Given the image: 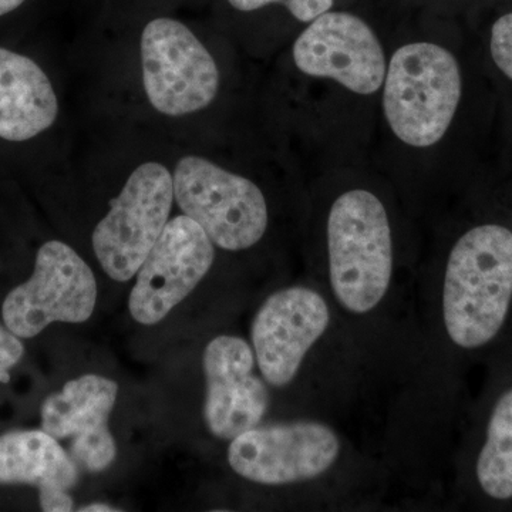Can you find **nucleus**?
<instances>
[{"mask_svg": "<svg viewBox=\"0 0 512 512\" xmlns=\"http://www.w3.org/2000/svg\"><path fill=\"white\" fill-rule=\"evenodd\" d=\"M174 181L160 163H144L110 201L93 232V249L111 279L127 282L146 261L170 218Z\"/></svg>", "mask_w": 512, "mask_h": 512, "instance_id": "obj_5", "label": "nucleus"}, {"mask_svg": "<svg viewBox=\"0 0 512 512\" xmlns=\"http://www.w3.org/2000/svg\"><path fill=\"white\" fill-rule=\"evenodd\" d=\"M293 60L302 73L335 80L357 94L376 93L386 77L375 32L345 12H326L312 20L293 45Z\"/></svg>", "mask_w": 512, "mask_h": 512, "instance_id": "obj_11", "label": "nucleus"}, {"mask_svg": "<svg viewBox=\"0 0 512 512\" xmlns=\"http://www.w3.org/2000/svg\"><path fill=\"white\" fill-rule=\"evenodd\" d=\"M40 507L46 512H69L73 510V500L66 490L46 488L40 490Z\"/></svg>", "mask_w": 512, "mask_h": 512, "instance_id": "obj_20", "label": "nucleus"}, {"mask_svg": "<svg viewBox=\"0 0 512 512\" xmlns=\"http://www.w3.org/2000/svg\"><path fill=\"white\" fill-rule=\"evenodd\" d=\"M82 512H111V511H116V510H113V508L109 507V505H104V504H93V505H87L86 508H82V510H80Z\"/></svg>", "mask_w": 512, "mask_h": 512, "instance_id": "obj_22", "label": "nucleus"}, {"mask_svg": "<svg viewBox=\"0 0 512 512\" xmlns=\"http://www.w3.org/2000/svg\"><path fill=\"white\" fill-rule=\"evenodd\" d=\"M340 437L322 421L298 420L256 426L231 440L228 463L256 484L305 483L322 477L338 463Z\"/></svg>", "mask_w": 512, "mask_h": 512, "instance_id": "obj_8", "label": "nucleus"}, {"mask_svg": "<svg viewBox=\"0 0 512 512\" xmlns=\"http://www.w3.org/2000/svg\"><path fill=\"white\" fill-rule=\"evenodd\" d=\"M96 301V278L82 256L63 242L49 241L37 252L29 281L3 303V320L18 338H35L55 322H86Z\"/></svg>", "mask_w": 512, "mask_h": 512, "instance_id": "obj_7", "label": "nucleus"}, {"mask_svg": "<svg viewBox=\"0 0 512 512\" xmlns=\"http://www.w3.org/2000/svg\"><path fill=\"white\" fill-rule=\"evenodd\" d=\"M481 491L494 501L512 500V387L498 396L476 461Z\"/></svg>", "mask_w": 512, "mask_h": 512, "instance_id": "obj_16", "label": "nucleus"}, {"mask_svg": "<svg viewBox=\"0 0 512 512\" xmlns=\"http://www.w3.org/2000/svg\"><path fill=\"white\" fill-rule=\"evenodd\" d=\"M214 242L187 215L168 221L131 291V316L141 325H156L184 301L214 264Z\"/></svg>", "mask_w": 512, "mask_h": 512, "instance_id": "obj_9", "label": "nucleus"}, {"mask_svg": "<svg viewBox=\"0 0 512 512\" xmlns=\"http://www.w3.org/2000/svg\"><path fill=\"white\" fill-rule=\"evenodd\" d=\"M144 90L151 106L178 117L210 106L220 89L214 57L184 23L158 18L141 35Z\"/></svg>", "mask_w": 512, "mask_h": 512, "instance_id": "obj_6", "label": "nucleus"}, {"mask_svg": "<svg viewBox=\"0 0 512 512\" xmlns=\"http://www.w3.org/2000/svg\"><path fill=\"white\" fill-rule=\"evenodd\" d=\"M174 200L197 222L214 245L227 251L254 247L268 228V205L248 178L197 156L181 158L175 167Z\"/></svg>", "mask_w": 512, "mask_h": 512, "instance_id": "obj_4", "label": "nucleus"}, {"mask_svg": "<svg viewBox=\"0 0 512 512\" xmlns=\"http://www.w3.org/2000/svg\"><path fill=\"white\" fill-rule=\"evenodd\" d=\"M232 8L241 12H252L279 3L291 12L293 18L299 22L308 23L319 18L323 13L329 12L333 6V0H228Z\"/></svg>", "mask_w": 512, "mask_h": 512, "instance_id": "obj_17", "label": "nucleus"}, {"mask_svg": "<svg viewBox=\"0 0 512 512\" xmlns=\"http://www.w3.org/2000/svg\"><path fill=\"white\" fill-rule=\"evenodd\" d=\"M329 303L308 286H291L272 293L252 322L251 339L256 366L269 386L293 382L303 360L328 332Z\"/></svg>", "mask_w": 512, "mask_h": 512, "instance_id": "obj_10", "label": "nucleus"}, {"mask_svg": "<svg viewBox=\"0 0 512 512\" xmlns=\"http://www.w3.org/2000/svg\"><path fill=\"white\" fill-rule=\"evenodd\" d=\"M512 306V231L484 224L454 244L444 272V329L463 350L485 348L504 329Z\"/></svg>", "mask_w": 512, "mask_h": 512, "instance_id": "obj_1", "label": "nucleus"}, {"mask_svg": "<svg viewBox=\"0 0 512 512\" xmlns=\"http://www.w3.org/2000/svg\"><path fill=\"white\" fill-rule=\"evenodd\" d=\"M491 56L495 64L512 80V12L501 16L491 29Z\"/></svg>", "mask_w": 512, "mask_h": 512, "instance_id": "obj_18", "label": "nucleus"}, {"mask_svg": "<svg viewBox=\"0 0 512 512\" xmlns=\"http://www.w3.org/2000/svg\"><path fill=\"white\" fill-rule=\"evenodd\" d=\"M328 261L330 288L346 312L367 315L386 298L394 265L392 228L373 192L352 190L333 202Z\"/></svg>", "mask_w": 512, "mask_h": 512, "instance_id": "obj_2", "label": "nucleus"}, {"mask_svg": "<svg viewBox=\"0 0 512 512\" xmlns=\"http://www.w3.org/2000/svg\"><path fill=\"white\" fill-rule=\"evenodd\" d=\"M207 396L204 419L208 429L222 440L261 424L269 407L265 380L256 376L254 349L238 336H218L202 356Z\"/></svg>", "mask_w": 512, "mask_h": 512, "instance_id": "obj_12", "label": "nucleus"}, {"mask_svg": "<svg viewBox=\"0 0 512 512\" xmlns=\"http://www.w3.org/2000/svg\"><path fill=\"white\" fill-rule=\"evenodd\" d=\"M25 0H0V16L8 15L13 10L18 9Z\"/></svg>", "mask_w": 512, "mask_h": 512, "instance_id": "obj_21", "label": "nucleus"}, {"mask_svg": "<svg viewBox=\"0 0 512 512\" xmlns=\"http://www.w3.org/2000/svg\"><path fill=\"white\" fill-rule=\"evenodd\" d=\"M23 352L25 349L18 336L0 326V383L9 382V369L22 359Z\"/></svg>", "mask_w": 512, "mask_h": 512, "instance_id": "obj_19", "label": "nucleus"}, {"mask_svg": "<svg viewBox=\"0 0 512 512\" xmlns=\"http://www.w3.org/2000/svg\"><path fill=\"white\" fill-rule=\"evenodd\" d=\"M119 387L103 376L86 375L66 383L42 406V430L55 439L73 437L72 456L87 470H101L116 458L107 420Z\"/></svg>", "mask_w": 512, "mask_h": 512, "instance_id": "obj_13", "label": "nucleus"}, {"mask_svg": "<svg viewBox=\"0 0 512 512\" xmlns=\"http://www.w3.org/2000/svg\"><path fill=\"white\" fill-rule=\"evenodd\" d=\"M461 99L456 57L434 43L397 49L384 77L383 109L399 140L424 148L447 133Z\"/></svg>", "mask_w": 512, "mask_h": 512, "instance_id": "obj_3", "label": "nucleus"}, {"mask_svg": "<svg viewBox=\"0 0 512 512\" xmlns=\"http://www.w3.org/2000/svg\"><path fill=\"white\" fill-rule=\"evenodd\" d=\"M59 101L42 67L0 47V138L28 141L55 124Z\"/></svg>", "mask_w": 512, "mask_h": 512, "instance_id": "obj_14", "label": "nucleus"}, {"mask_svg": "<svg viewBox=\"0 0 512 512\" xmlns=\"http://www.w3.org/2000/svg\"><path fill=\"white\" fill-rule=\"evenodd\" d=\"M76 481L73 461L45 430L12 431L0 437V484L67 491Z\"/></svg>", "mask_w": 512, "mask_h": 512, "instance_id": "obj_15", "label": "nucleus"}]
</instances>
